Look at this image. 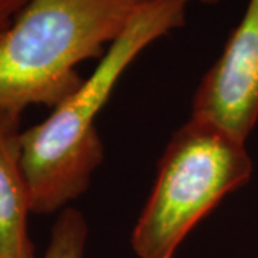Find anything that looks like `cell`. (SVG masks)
<instances>
[{"label": "cell", "mask_w": 258, "mask_h": 258, "mask_svg": "<svg viewBox=\"0 0 258 258\" xmlns=\"http://www.w3.org/2000/svg\"><path fill=\"white\" fill-rule=\"evenodd\" d=\"M194 0H152L112 43L81 88L22 132V166L33 214L69 207L89 188L105 149L96 118L128 66L155 40L185 26Z\"/></svg>", "instance_id": "6da1fadb"}, {"label": "cell", "mask_w": 258, "mask_h": 258, "mask_svg": "<svg viewBox=\"0 0 258 258\" xmlns=\"http://www.w3.org/2000/svg\"><path fill=\"white\" fill-rule=\"evenodd\" d=\"M152 0H29L0 32V106L56 108L85 79L76 66L101 60Z\"/></svg>", "instance_id": "7a4b0ae2"}, {"label": "cell", "mask_w": 258, "mask_h": 258, "mask_svg": "<svg viewBox=\"0 0 258 258\" xmlns=\"http://www.w3.org/2000/svg\"><path fill=\"white\" fill-rule=\"evenodd\" d=\"M252 175L245 142L189 118L172 135L131 245L138 258H174L194 227Z\"/></svg>", "instance_id": "3957f363"}, {"label": "cell", "mask_w": 258, "mask_h": 258, "mask_svg": "<svg viewBox=\"0 0 258 258\" xmlns=\"http://www.w3.org/2000/svg\"><path fill=\"white\" fill-rule=\"evenodd\" d=\"M191 118L212 123L245 142L258 122V0H248L222 53L207 71Z\"/></svg>", "instance_id": "277c9868"}, {"label": "cell", "mask_w": 258, "mask_h": 258, "mask_svg": "<svg viewBox=\"0 0 258 258\" xmlns=\"http://www.w3.org/2000/svg\"><path fill=\"white\" fill-rule=\"evenodd\" d=\"M22 113L0 106V258H35L22 166Z\"/></svg>", "instance_id": "5b68a950"}, {"label": "cell", "mask_w": 258, "mask_h": 258, "mask_svg": "<svg viewBox=\"0 0 258 258\" xmlns=\"http://www.w3.org/2000/svg\"><path fill=\"white\" fill-rule=\"evenodd\" d=\"M88 241V224L83 214L75 208L59 212L50 230V240L43 258H83Z\"/></svg>", "instance_id": "8992f818"}, {"label": "cell", "mask_w": 258, "mask_h": 258, "mask_svg": "<svg viewBox=\"0 0 258 258\" xmlns=\"http://www.w3.org/2000/svg\"><path fill=\"white\" fill-rule=\"evenodd\" d=\"M29 0H0V32L9 26Z\"/></svg>", "instance_id": "52a82bcc"}, {"label": "cell", "mask_w": 258, "mask_h": 258, "mask_svg": "<svg viewBox=\"0 0 258 258\" xmlns=\"http://www.w3.org/2000/svg\"><path fill=\"white\" fill-rule=\"evenodd\" d=\"M201 3H204V5H215V3H218L220 0H200Z\"/></svg>", "instance_id": "ba28073f"}]
</instances>
